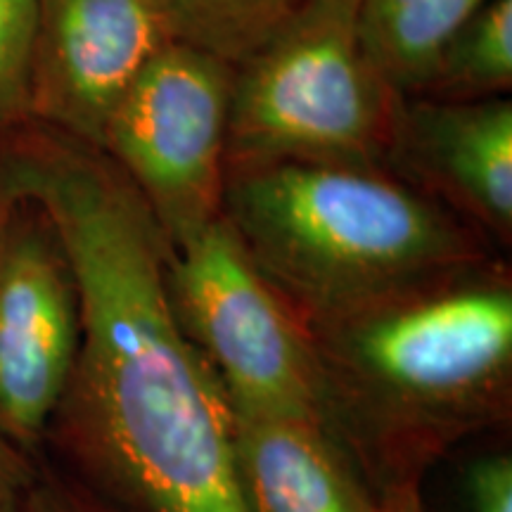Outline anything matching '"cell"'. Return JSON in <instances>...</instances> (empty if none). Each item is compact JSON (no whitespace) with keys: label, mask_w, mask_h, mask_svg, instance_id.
Segmentation results:
<instances>
[{"label":"cell","mask_w":512,"mask_h":512,"mask_svg":"<svg viewBox=\"0 0 512 512\" xmlns=\"http://www.w3.org/2000/svg\"><path fill=\"white\" fill-rule=\"evenodd\" d=\"M53 223L72 266L81 344L46 456L131 512H249L233 411L178 323L171 245L105 150L36 119L0 126V200Z\"/></svg>","instance_id":"cell-1"},{"label":"cell","mask_w":512,"mask_h":512,"mask_svg":"<svg viewBox=\"0 0 512 512\" xmlns=\"http://www.w3.org/2000/svg\"><path fill=\"white\" fill-rule=\"evenodd\" d=\"M309 330L325 425L377 496L510 418L512 280L498 259Z\"/></svg>","instance_id":"cell-2"},{"label":"cell","mask_w":512,"mask_h":512,"mask_svg":"<svg viewBox=\"0 0 512 512\" xmlns=\"http://www.w3.org/2000/svg\"><path fill=\"white\" fill-rule=\"evenodd\" d=\"M223 216L306 325L496 261L482 230L377 166H235Z\"/></svg>","instance_id":"cell-3"},{"label":"cell","mask_w":512,"mask_h":512,"mask_svg":"<svg viewBox=\"0 0 512 512\" xmlns=\"http://www.w3.org/2000/svg\"><path fill=\"white\" fill-rule=\"evenodd\" d=\"M354 15L356 3L347 0H302L278 34L235 67L228 169L290 162L387 169L401 95L363 55Z\"/></svg>","instance_id":"cell-4"},{"label":"cell","mask_w":512,"mask_h":512,"mask_svg":"<svg viewBox=\"0 0 512 512\" xmlns=\"http://www.w3.org/2000/svg\"><path fill=\"white\" fill-rule=\"evenodd\" d=\"M166 287L185 337L216 375L230 411L325 425L309 325L254 266L226 216L171 247Z\"/></svg>","instance_id":"cell-5"},{"label":"cell","mask_w":512,"mask_h":512,"mask_svg":"<svg viewBox=\"0 0 512 512\" xmlns=\"http://www.w3.org/2000/svg\"><path fill=\"white\" fill-rule=\"evenodd\" d=\"M235 67L166 43L107 121L100 147L136 185L169 245L223 214Z\"/></svg>","instance_id":"cell-6"},{"label":"cell","mask_w":512,"mask_h":512,"mask_svg":"<svg viewBox=\"0 0 512 512\" xmlns=\"http://www.w3.org/2000/svg\"><path fill=\"white\" fill-rule=\"evenodd\" d=\"M81 344L74 273L38 204L0 200V434L43 456Z\"/></svg>","instance_id":"cell-7"},{"label":"cell","mask_w":512,"mask_h":512,"mask_svg":"<svg viewBox=\"0 0 512 512\" xmlns=\"http://www.w3.org/2000/svg\"><path fill=\"white\" fill-rule=\"evenodd\" d=\"M31 3V119L100 147L114 107L169 38L145 0Z\"/></svg>","instance_id":"cell-8"},{"label":"cell","mask_w":512,"mask_h":512,"mask_svg":"<svg viewBox=\"0 0 512 512\" xmlns=\"http://www.w3.org/2000/svg\"><path fill=\"white\" fill-rule=\"evenodd\" d=\"M387 169L498 245L512 238V100L401 98Z\"/></svg>","instance_id":"cell-9"},{"label":"cell","mask_w":512,"mask_h":512,"mask_svg":"<svg viewBox=\"0 0 512 512\" xmlns=\"http://www.w3.org/2000/svg\"><path fill=\"white\" fill-rule=\"evenodd\" d=\"M233 456L249 512H380V496L318 420L233 411Z\"/></svg>","instance_id":"cell-10"},{"label":"cell","mask_w":512,"mask_h":512,"mask_svg":"<svg viewBox=\"0 0 512 512\" xmlns=\"http://www.w3.org/2000/svg\"><path fill=\"white\" fill-rule=\"evenodd\" d=\"M486 0H356V36L380 79L401 98L425 88L441 50Z\"/></svg>","instance_id":"cell-11"},{"label":"cell","mask_w":512,"mask_h":512,"mask_svg":"<svg viewBox=\"0 0 512 512\" xmlns=\"http://www.w3.org/2000/svg\"><path fill=\"white\" fill-rule=\"evenodd\" d=\"M169 43L240 67L285 27L302 0H145Z\"/></svg>","instance_id":"cell-12"},{"label":"cell","mask_w":512,"mask_h":512,"mask_svg":"<svg viewBox=\"0 0 512 512\" xmlns=\"http://www.w3.org/2000/svg\"><path fill=\"white\" fill-rule=\"evenodd\" d=\"M512 0H486L441 50L425 88L415 98L482 102L510 98Z\"/></svg>","instance_id":"cell-13"},{"label":"cell","mask_w":512,"mask_h":512,"mask_svg":"<svg viewBox=\"0 0 512 512\" xmlns=\"http://www.w3.org/2000/svg\"><path fill=\"white\" fill-rule=\"evenodd\" d=\"M34 3L0 0V126L31 119Z\"/></svg>","instance_id":"cell-14"},{"label":"cell","mask_w":512,"mask_h":512,"mask_svg":"<svg viewBox=\"0 0 512 512\" xmlns=\"http://www.w3.org/2000/svg\"><path fill=\"white\" fill-rule=\"evenodd\" d=\"M22 512H131L98 494L46 453L38 456Z\"/></svg>","instance_id":"cell-15"},{"label":"cell","mask_w":512,"mask_h":512,"mask_svg":"<svg viewBox=\"0 0 512 512\" xmlns=\"http://www.w3.org/2000/svg\"><path fill=\"white\" fill-rule=\"evenodd\" d=\"M465 489L472 512H512V458L498 453L475 460L467 470Z\"/></svg>","instance_id":"cell-16"},{"label":"cell","mask_w":512,"mask_h":512,"mask_svg":"<svg viewBox=\"0 0 512 512\" xmlns=\"http://www.w3.org/2000/svg\"><path fill=\"white\" fill-rule=\"evenodd\" d=\"M38 456H29L0 434V512H22Z\"/></svg>","instance_id":"cell-17"},{"label":"cell","mask_w":512,"mask_h":512,"mask_svg":"<svg viewBox=\"0 0 512 512\" xmlns=\"http://www.w3.org/2000/svg\"><path fill=\"white\" fill-rule=\"evenodd\" d=\"M422 482L399 484L380 494V512H425L420 494Z\"/></svg>","instance_id":"cell-18"},{"label":"cell","mask_w":512,"mask_h":512,"mask_svg":"<svg viewBox=\"0 0 512 512\" xmlns=\"http://www.w3.org/2000/svg\"><path fill=\"white\" fill-rule=\"evenodd\" d=\"M347 3H356V0H347Z\"/></svg>","instance_id":"cell-19"}]
</instances>
